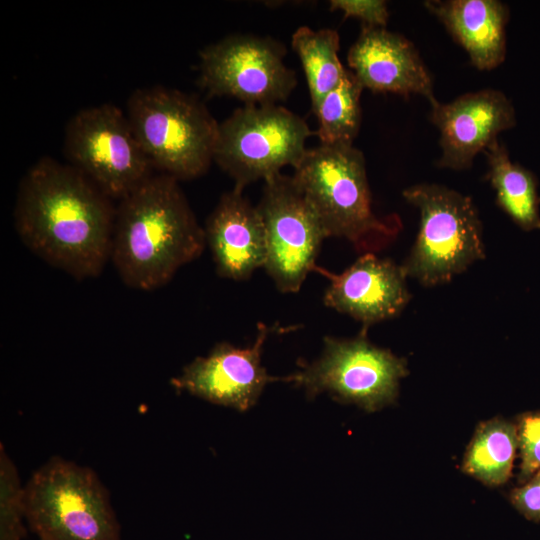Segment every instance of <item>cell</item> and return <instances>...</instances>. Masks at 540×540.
Listing matches in <instances>:
<instances>
[{
  "label": "cell",
  "mask_w": 540,
  "mask_h": 540,
  "mask_svg": "<svg viewBox=\"0 0 540 540\" xmlns=\"http://www.w3.org/2000/svg\"><path fill=\"white\" fill-rule=\"evenodd\" d=\"M115 213L88 177L45 156L22 177L13 218L31 252L82 280L97 277L111 257Z\"/></svg>",
  "instance_id": "1"
},
{
  "label": "cell",
  "mask_w": 540,
  "mask_h": 540,
  "mask_svg": "<svg viewBox=\"0 0 540 540\" xmlns=\"http://www.w3.org/2000/svg\"><path fill=\"white\" fill-rule=\"evenodd\" d=\"M205 246L204 229L175 178L153 174L119 200L110 260L128 287L166 285Z\"/></svg>",
  "instance_id": "2"
},
{
  "label": "cell",
  "mask_w": 540,
  "mask_h": 540,
  "mask_svg": "<svg viewBox=\"0 0 540 540\" xmlns=\"http://www.w3.org/2000/svg\"><path fill=\"white\" fill-rule=\"evenodd\" d=\"M292 177L327 236L344 238L363 254L385 248L402 229L398 215L373 211L365 158L353 145L308 148Z\"/></svg>",
  "instance_id": "3"
},
{
  "label": "cell",
  "mask_w": 540,
  "mask_h": 540,
  "mask_svg": "<svg viewBox=\"0 0 540 540\" xmlns=\"http://www.w3.org/2000/svg\"><path fill=\"white\" fill-rule=\"evenodd\" d=\"M126 116L160 173L181 181L208 171L219 123L196 96L163 86L138 88L127 100Z\"/></svg>",
  "instance_id": "4"
},
{
  "label": "cell",
  "mask_w": 540,
  "mask_h": 540,
  "mask_svg": "<svg viewBox=\"0 0 540 540\" xmlns=\"http://www.w3.org/2000/svg\"><path fill=\"white\" fill-rule=\"evenodd\" d=\"M25 487V514L40 540H121L106 488L93 470L58 456Z\"/></svg>",
  "instance_id": "5"
},
{
  "label": "cell",
  "mask_w": 540,
  "mask_h": 540,
  "mask_svg": "<svg viewBox=\"0 0 540 540\" xmlns=\"http://www.w3.org/2000/svg\"><path fill=\"white\" fill-rule=\"evenodd\" d=\"M403 197L418 208L420 226L401 267L424 286L449 282L485 258L482 224L471 197L438 184L406 188Z\"/></svg>",
  "instance_id": "6"
},
{
  "label": "cell",
  "mask_w": 540,
  "mask_h": 540,
  "mask_svg": "<svg viewBox=\"0 0 540 540\" xmlns=\"http://www.w3.org/2000/svg\"><path fill=\"white\" fill-rule=\"evenodd\" d=\"M313 134L303 118L281 105H244L219 123L213 161L243 191L286 166L294 168Z\"/></svg>",
  "instance_id": "7"
},
{
  "label": "cell",
  "mask_w": 540,
  "mask_h": 540,
  "mask_svg": "<svg viewBox=\"0 0 540 540\" xmlns=\"http://www.w3.org/2000/svg\"><path fill=\"white\" fill-rule=\"evenodd\" d=\"M299 367L282 381L303 388L310 399L328 392L369 412L393 403L408 374L406 361L372 344L364 328L351 339L326 336L321 356L311 363L300 361Z\"/></svg>",
  "instance_id": "8"
},
{
  "label": "cell",
  "mask_w": 540,
  "mask_h": 540,
  "mask_svg": "<svg viewBox=\"0 0 540 540\" xmlns=\"http://www.w3.org/2000/svg\"><path fill=\"white\" fill-rule=\"evenodd\" d=\"M64 153L112 200H121L153 175L127 116L108 103L83 108L70 118Z\"/></svg>",
  "instance_id": "9"
},
{
  "label": "cell",
  "mask_w": 540,
  "mask_h": 540,
  "mask_svg": "<svg viewBox=\"0 0 540 540\" xmlns=\"http://www.w3.org/2000/svg\"><path fill=\"white\" fill-rule=\"evenodd\" d=\"M286 47L271 37L234 34L199 52L198 85L209 97H233L244 105H279L297 85L284 63Z\"/></svg>",
  "instance_id": "10"
},
{
  "label": "cell",
  "mask_w": 540,
  "mask_h": 540,
  "mask_svg": "<svg viewBox=\"0 0 540 540\" xmlns=\"http://www.w3.org/2000/svg\"><path fill=\"white\" fill-rule=\"evenodd\" d=\"M256 207L266 236L264 268L279 291L296 293L328 236L292 176L280 173L264 181Z\"/></svg>",
  "instance_id": "11"
},
{
  "label": "cell",
  "mask_w": 540,
  "mask_h": 540,
  "mask_svg": "<svg viewBox=\"0 0 540 540\" xmlns=\"http://www.w3.org/2000/svg\"><path fill=\"white\" fill-rule=\"evenodd\" d=\"M269 328L258 324L255 342L239 348L218 343L205 357H196L171 385L210 403L247 411L258 401L265 386L282 378L270 376L261 364V354Z\"/></svg>",
  "instance_id": "12"
},
{
  "label": "cell",
  "mask_w": 540,
  "mask_h": 540,
  "mask_svg": "<svg viewBox=\"0 0 540 540\" xmlns=\"http://www.w3.org/2000/svg\"><path fill=\"white\" fill-rule=\"evenodd\" d=\"M430 119L440 131L438 166L458 171L470 168L479 152L516 124L511 101L494 89L466 93L449 103L437 101Z\"/></svg>",
  "instance_id": "13"
},
{
  "label": "cell",
  "mask_w": 540,
  "mask_h": 540,
  "mask_svg": "<svg viewBox=\"0 0 540 540\" xmlns=\"http://www.w3.org/2000/svg\"><path fill=\"white\" fill-rule=\"evenodd\" d=\"M314 272L329 280L324 304L361 322L364 329L397 317L411 298L401 265L374 253L362 254L340 274L317 265Z\"/></svg>",
  "instance_id": "14"
},
{
  "label": "cell",
  "mask_w": 540,
  "mask_h": 540,
  "mask_svg": "<svg viewBox=\"0 0 540 540\" xmlns=\"http://www.w3.org/2000/svg\"><path fill=\"white\" fill-rule=\"evenodd\" d=\"M350 71L365 89L437 102L433 83L413 43L385 27L362 26L347 54Z\"/></svg>",
  "instance_id": "15"
},
{
  "label": "cell",
  "mask_w": 540,
  "mask_h": 540,
  "mask_svg": "<svg viewBox=\"0 0 540 540\" xmlns=\"http://www.w3.org/2000/svg\"><path fill=\"white\" fill-rule=\"evenodd\" d=\"M216 267L222 278L247 280L266 262V236L256 206L233 188L224 193L203 227Z\"/></svg>",
  "instance_id": "16"
},
{
  "label": "cell",
  "mask_w": 540,
  "mask_h": 540,
  "mask_svg": "<svg viewBox=\"0 0 540 540\" xmlns=\"http://www.w3.org/2000/svg\"><path fill=\"white\" fill-rule=\"evenodd\" d=\"M424 6L465 49L477 69L491 70L504 62L506 4L498 0H429Z\"/></svg>",
  "instance_id": "17"
},
{
  "label": "cell",
  "mask_w": 540,
  "mask_h": 540,
  "mask_svg": "<svg viewBox=\"0 0 540 540\" xmlns=\"http://www.w3.org/2000/svg\"><path fill=\"white\" fill-rule=\"evenodd\" d=\"M487 179L496 194L499 207L522 230L540 229V196L536 176L510 160L504 144L494 141L483 152Z\"/></svg>",
  "instance_id": "18"
},
{
  "label": "cell",
  "mask_w": 540,
  "mask_h": 540,
  "mask_svg": "<svg viewBox=\"0 0 540 540\" xmlns=\"http://www.w3.org/2000/svg\"><path fill=\"white\" fill-rule=\"evenodd\" d=\"M517 449L516 424L499 418L489 420L476 429L462 470L486 485H502L511 476Z\"/></svg>",
  "instance_id": "19"
},
{
  "label": "cell",
  "mask_w": 540,
  "mask_h": 540,
  "mask_svg": "<svg viewBox=\"0 0 540 540\" xmlns=\"http://www.w3.org/2000/svg\"><path fill=\"white\" fill-rule=\"evenodd\" d=\"M291 46L302 64L312 111L315 112L323 98L339 84L347 70L338 57L339 34L330 28L313 30L300 26L291 37Z\"/></svg>",
  "instance_id": "20"
},
{
  "label": "cell",
  "mask_w": 540,
  "mask_h": 540,
  "mask_svg": "<svg viewBox=\"0 0 540 540\" xmlns=\"http://www.w3.org/2000/svg\"><path fill=\"white\" fill-rule=\"evenodd\" d=\"M363 89L347 69L339 84L323 98L314 112L319 124L315 134L320 144L353 145L361 125L360 97Z\"/></svg>",
  "instance_id": "21"
},
{
  "label": "cell",
  "mask_w": 540,
  "mask_h": 540,
  "mask_svg": "<svg viewBox=\"0 0 540 540\" xmlns=\"http://www.w3.org/2000/svg\"><path fill=\"white\" fill-rule=\"evenodd\" d=\"M25 487L3 445L0 446V540H23L25 536Z\"/></svg>",
  "instance_id": "22"
},
{
  "label": "cell",
  "mask_w": 540,
  "mask_h": 540,
  "mask_svg": "<svg viewBox=\"0 0 540 540\" xmlns=\"http://www.w3.org/2000/svg\"><path fill=\"white\" fill-rule=\"evenodd\" d=\"M516 429L521 459L519 482L524 483L540 473V411L522 414Z\"/></svg>",
  "instance_id": "23"
},
{
  "label": "cell",
  "mask_w": 540,
  "mask_h": 540,
  "mask_svg": "<svg viewBox=\"0 0 540 540\" xmlns=\"http://www.w3.org/2000/svg\"><path fill=\"white\" fill-rule=\"evenodd\" d=\"M330 10L342 12L344 19L357 18L367 27H386L389 18L387 2L383 0H331Z\"/></svg>",
  "instance_id": "24"
},
{
  "label": "cell",
  "mask_w": 540,
  "mask_h": 540,
  "mask_svg": "<svg viewBox=\"0 0 540 540\" xmlns=\"http://www.w3.org/2000/svg\"><path fill=\"white\" fill-rule=\"evenodd\" d=\"M510 501L527 520L540 521V473L514 489L510 494Z\"/></svg>",
  "instance_id": "25"
}]
</instances>
